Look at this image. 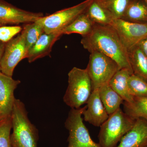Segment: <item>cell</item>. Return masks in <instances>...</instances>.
<instances>
[{
    "mask_svg": "<svg viewBox=\"0 0 147 147\" xmlns=\"http://www.w3.org/2000/svg\"><path fill=\"white\" fill-rule=\"evenodd\" d=\"M98 89L100 100L109 116L120 108L124 100L109 84L103 85Z\"/></svg>",
    "mask_w": 147,
    "mask_h": 147,
    "instance_id": "obj_17",
    "label": "cell"
},
{
    "mask_svg": "<svg viewBox=\"0 0 147 147\" xmlns=\"http://www.w3.org/2000/svg\"><path fill=\"white\" fill-rule=\"evenodd\" d=\"M114 16L115 19L122 18L131 0H95Z\"/></svg>",
    "mask_w": 147,
    "mask_h": 147,
    "instance_id": "obj_23",
    "label": "cell"
},
{
    "mask_svg": "<svg viewBox=\"0 0 147 147\" xmlns=\"http://www.w3.org/2000/svg\"><path fill=\"white\" fill-rule=\"evenodd\" d=\"M6 43L0 42V65H1V61L2 58L3 54L4 51L5 50ZM1 70V69H0Z\"/></svg>",
    "mask_w": 147,
    "mask_h": 147,
    "instance_id": "obj_28",
    "label": "cell"
},
{
    "mask_svg": "<svg viewBox=\"0 0 147 147\" xmlns=\"http://www.w3.org/2000/svg\"><path fill=\"white\" fill-rule=\"evenodd\" d=\"M12 129L11 115L0 122V147H11L10 132Z\"/></svg>",
    "mask_w": 147,
    "mask_h": 147,
    "instance_id": "obj_25",
    "label": "cell"
},
{
    "mask_svg": "<svg viewBox=\"0 0 147 147\" xmlns=\"http://www.w3.org/2000/svg\"><path fill=\"white\" fill-rule=\"evenodd\" d=\"M133 74L126 69H120L110 80L108 84L123 99L125 102H130L133 96L129 94L128 90V81L129 76Z\"/></svg>",
    "mask_w": 147,
    "mask_h": 147,
    "instance_id": "obj_15",
    "label": "cell"
},
{
    "mask_svg": "<svg viewBox=\"0 0 147 147\" xmlns=\"http://www.w3.org/2000/svg\"><path fill=\"white\" fill-rule=\"evenodd\" d=\"M121 19L133 23L147 24V3L144 0H131Z\"/></svg>",
    "mask_w": 147,
    "mask_h": 147,
    "instance_id": "obj_16",
    "label": "cell"
},
{
    "mask_svg": "<svg viewBox=\"0 0 147 147\" xmlns=\"http://www.w3.org/2000/svg\"><path fill=\"white\" fill-rule=\"evenodd\" d=\"M21 32L24 35L26 45L28 51L41 35L44 33V31L42 26L35 21L26 24L23 27Z\"/></svg>",
    "mask_w": 147,
    "mask_h": 147,
    "instance_id": "obj_22",
    "label": "cell"
},
{
    "mask_svg": "<svg viewBox=\"0 0 147 147\" xmlns=\"http://www.w3.org/2000/svg\"><path fill=\"white\" fill-rule=\"evenodd\" d=\"M144 147H147V146H145Z\"/></svg>",
    "mask_w": 147,
    "mask_h": 147,
    "instance_id": "obj_32",
    "label": "cell"
},
{
    "mask_svg": "<svg viewBox=\"0 0 147 147\" xmlns=\"http://www.w3.org/2000/svg\"><path fill=\"white\" fill-rule=\"evenodd\" d=\"M11 117V147H37L38 130L29 119L25 105L19 99H15Z\"/></svg>",
    "mask_w": 147,
    "mask_h": 147,
    "instance_id": "obj_2",
    "label": "cell"
},
{
    "mask_svg": "<svg viewBox=\"0 0 147 147\" xmlns=\"http://www.w3.org/2000/svg\"><path fill=\"white\" fill-rule=\"evenodd\" d=\"M94 23L90 19L86 11L79 15L62 31V34H78L82 37L91 32Z\"/></svg>",
    "mask_w": 147,
    "mask_h": 147,
    "instance_id": "obj_18",
    "label": "cell"
},
{
    "mask_svg": "<svg viewBox=\"0 0 147 147\" xmlns=\"http://www.w3.org/2000/svg\"><path fill=\"white\" fill-rule=\"evenodd\" d=\"M86 12L95 24L110 25L115 19L108 11L95 0H93Z\"/></svg>",
    "mask_w": 147,
    "mask_h": 147,
    "instance_id": "obj_20",
    "label": "cell"
},
{
    "mask_svg": "<svg viewBox=\"0 0 147 147\" xmlns=\"http://www.w3.org/2000/svg\"><path fill=\"white\" fill-rule=\"evenodd\" d=\"M44 16L43 13L21 9L4 0H0V24L18 25L35 22Z\"/></svg>",
    "mask_w": 147,
    "mask_h": 147,
    "instance_id": "obj_10",
    "label": "cell"
},
{
    "mask_svg": "<svg viewBox=\"0 0 147 147\" xmlns=\"http://www.w3.org/2000/svg\"><path fill=\"white\" fill-rule=\"evenodd\" d=\"M129 93L135 97H147V82L141 77L131 74L128 81Z\"/></svg>",
    "mask_w": 147,
    "mask_h": 147,
    "instance_id": "obj_24",
    "label": "cell"
},
{
    "mask_svg": "<svg viewBox=\"0 0 147 147\" xmlns=\"http://www.w3.org/2000/svg\"><path fill=\"white\" fill-rule=\"evenodd\" d=\"M81 42L90 53L100 52L114 60L121 69H126L133 74L128 50L110 25L95 24L89 34L82 37Z\"/></svg>",
    "mask_w": 147,
    "mask_h": 147,
    "instance_id": "obj_1",
    "label": "cell"
},
{
    "mask_svg": "<svg viewBox=\"0 0 147 147\" xmlns=\"http://www.w3.org/2000/svg\"><path fill=\"white\" fill-rule=\"evenodd\" d=\"M23 28L20 26H1L0 42L6 43L21 32Z\"/></svg>",
    "mask_w": 147,
    "mask_h": 147,
    "instance_id": "obj_26",
    "label": "cell"
},
{
    "mask_svg": "<svg viewBox=\"0 0 147 147\" xmlns=\"http://www.w3.org/2000/svg\"><path fill=\"white\" fill-rule=\"evenodd\" d=\"M144 1L146 2L147 3V0H144Z\"/></svg>",
    "mask_w": 147,
    "mask_h": 147,
    "instance_id": "obj_30",
    "label": "cell"
},
{
    "mask_svg": "<svg viewBox=\"0 0 147 147\" xmlns=\"http://www.w3.org/2000/svg\"><path fill=\"white\" fill-rule=\"evenodd\" d=\"M3 119H4L3 118H2L1 117H0V122H1V121Z\"/></svg>",
    "mask_w": 147,
    "mask_h": 147,
    "instance_id": "obj_29",
    "label": "cell"
},
{
    "mask_svg": "<svg viewBox=\"0 0 147 147\" xmlns=\"http://www.w3.org/2000/svg\"><path fill=\"white\" fill-rule=\"evenodd\" d=\"M87 71L92 84V90L108 84L112 77L119 69L118 64L114 60L100 52L90 53Z\"/></svg>",
    "mask_w": 147,
    "mask_h": 147,
    "instance_id": "obj_5",
    "label": "cell"
},
{
    "mask_svg": "<svg viewBox=\"0 0 147 147\" xmlns=\"http://www.w3.org/2000/svg\"><path fill=\"white\" fill-rule=\"evenodd\" d=\"M110 26L115 30L128 51L147 37V24L133 23L119 18L115 19Z\"/></svg>",
    "mask_w": 147,
    "mask_h": 147,
    "instance_id": "obj_9",
    "label": "cell"
},
{
    "mask_svg": "<svg viewBox=\"0 0 147 147\" xmlns=\"http://www.w3.org/2000/svg\"><path fill=\"white\" fill-rule=\"evenodd\" d=\"M86 103L83 113L84 120L94 126L100 127L109 115L100 100L98 89L92 90Z\"/></svg>",
    "mask_w": 147,
    "mask_h": 147,
    "instance_id": "obj_12",
    "label": "cell"
},
{
    "mask_svg": "<svg viewBox=\"0 0 147 147\" xmlns=\"http://www.w3.org/2000/svg\"><path fill=\"white\" fill-rule=\"evenodd\" d=\"M62 35L60 32L43 33L28 51L27 59L29 62H33L38 59L49 55L55 42Z\"/></svg>",
    "mask_w": 147,
    "mask_h": 147,
    "instance_id": "obj_14",
    "label": "cell"
},
{
    "mask_svg": "<svg viewBox=\"0 0 147 147\" xmlns=\"http://www.w3.org/2000/svg\"><path fill=\"white\" fill-rule=\"evenodd\" d=\"M92 91L86 69L74 67L68 74V86L63 101L71 108L78 109L86 103Z\"/></svg>",
    "mask_w": 147,
    "mask_h": 147,
    "instance_id": "obj_3",
    "label": "cell"
},
{
    "mask_svg": "<svg viewBox=\"0 0 147 147\" xmlns=\"http://www.w3.org/2000/svg\"><path fill=\"white\" fill-rule=\"evenodd\" d=\"M86 105L78 109L71 108L65 125L68 130V147H101L91 138L89 132L83 121V111Z\"/></svg>",
    "mask_w": 147,
    "mask_h": 147,
    "instance_id": "obj_6",
    "label": "cell"
},
{
    "mask_svg": "<svg viewBox=\"0 0 147 147\" xmlns=\"http://www.w3.org/2000/svg\"><path fill=\"white\" fill-rule=\"evenodd\" d=\"M92 1L86 0L76 5L59 11L48 16H42L36 21L42 26L46 33L59 32L62 33L66 27L86 11Z\"/></svg>",
    "mask_w": 147,
    "mask_h": 147,
    "instance_id": "obj_7",
    "label": "cell"
},
{
    "mask_svg": "<svg viewBox=\"0 0 147 147\" xmlns=\"http://www.w3.org/2000/svg\"><path fill=\"white\" fill-rule=\"evenodd\" d=\"M27 49L22 33L6 43L0 69L4 74L12 77L14 69L22 60L27 58Z\"/></svg>",
    "mask_w": 147,
    "mask_h": 147,
    "instance_id": "obj_8",
    "label": "cell"
},
{
    "mask_svg": "<svg viewBox=\"0 0 147 147\" xmlns=\"http://www.w3.org/2000/svg\"><path fill=\"white\" fill-rule=\"evenodd\" d=\"M123 110L124 113L133 118L147 121V97L133 96L131 102L124 101Z\"/></svg>",
    "mask_w": 147,
    "mask_h": 147,
    "instance_id": "obj_21",
    "label": "cell"
},
{
    "mask_svg": "<svg viewBox=\"0 0 147 147\" xmlns=\"http://www.w3.org/2000/svg\"><path fill=\"white\" fill-rule=\"evenodd\" d=\"M129 57L133 74L147 82V57L138 45L128 51Z\"/></svg>",
    "mask_w": 147,
    "mask_h": 147,
    "instance_id": "obj_19",
    "label": "cell"
},
{
    "mask_svg": "<svg viewBox=\"0 0 147 147\" xmlns=\"http://www.w3.org/2000/svg\"><path fill=\"white\" fill-rule=\"evenodd\" d=\"M136 119L121 108L109 116L101 126L98 139L101 147H116L122 137L134 126Z\"/></svg>",
    "mask_w": 147,
    "mask_h": 147,
    "instance_id": "obj_4",
    "label": "cell"
},
{
    "mask_svg": "<svg viewBox=\"0 0 147 147\" xmlns=\"http://www.w3.org/2000/svg\"><path fill=\"white\" fill-rule=\"evenodd\" d=\"M20 83L0 70V117L3 118L11 115L16 99L14 91Z\"/></svg>",
    "mask_w": 147,
    "mask_h": 147,
    "instance_id": "obj_11",
    "label": "cell"
},
{
    "mask_svg": "<svg viewBox=\"0 0 147 147\" xmlns=\"http://www.w3.org/2000/svg\"><path fill=\"white\" fill-rule=\"evenodd\" d=\"M3 26V25H1V24H0V26Z\"/></svg>",
    "mask_w": 147,
    "mask_h": 147,
    "instance_id": "obj_31",
    "label": "cell"
},
{
    "mask_svg": "<svg viewBox=\"0 0 147 147\" xmlns=\"http://www.w3.org/2000/svg\"><path fill=\"white\" fill-rule=\"evenodd\" d=\"M137 45L147 57V37L142 40Z\"/></svg>",
    "mask_w": 147,
    "mask_h": 147,
    "instance_id": "obj_27",
    "label": "cell"
},
{
    "mask_svg": "<svg viewBox=\"0 0 147 147\" xmlns=\"http://www.w3.org/2000/svg\"><path fill=\"white\" fill-rule=\"evenodd\" d=\"M116 147H144L147 145V121L136 119L134 126L120 141Z\"/></svg>",
    "mask_w": 147,
    "mask_h": 147,
    "instance_id": "obj_13",
    "label": "cell"
}]
</instances>
